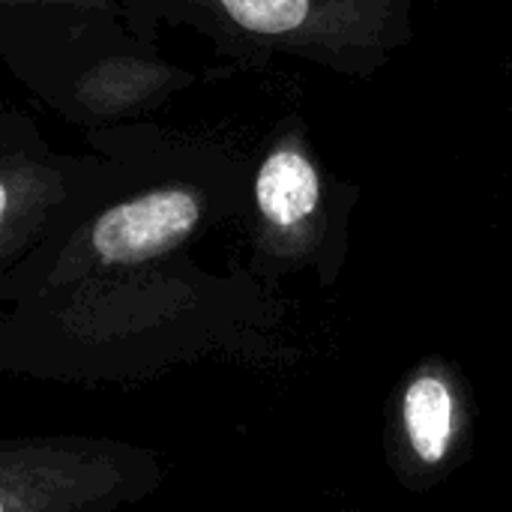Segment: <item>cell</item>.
Segmentation results:
<instances>
[{
  "instance_id": "obj_1",
  "label": "cell",
  "mask_w": 512,
  "mask_h": 512,
  "mask_svg": "<svg viewBox=\"0 0 512 512\" xmlns=\"http://www.w3.org/2000/svg\"><path fill=\"white\" fill-rule=\"evenodd\" d=\"M294 360L276 285L210 270L189 252L105 270L0 306V375L111 387L204 363Z\"/></svg>"
},
{
  "instance_id": "obj_2",
  "label": "cell",
  "mask_w": 512,
  "mask_h": 512,
  "mask_svg": "<svg viewBox=\"0 0 512 512\" xmlns=\"http://www.w3.org/2000/svg\"><path fill=\"white\" fill-rule=\"evenodd\" d=\"M252 159L231 144L144 123L138 174L99 204L69 216L0 276V306L81 276L189 252L243 219Z\"/></svg>"
},
{
  "instance_id": "obj_3",
  "label": "cell",
  "mask_w": 512,
  "mask_h": 512,
  "mask_svg": "<svg viewBox=\"0 0 512 512\" xmlns=\"http://www.w3.org/2000/svg\"><path fill=\"white\" fill-rule=\"evenodd\" d=\"M126 27L150 45L162 30L207 39L234 66L300 60L369 81L414 42V0H120Z\"/></svg>"
},
{
  "instance_id": "obj_4",
  "label": "cell",
  "mask_w": 512,
  "mask_h": 512,
  "mask_svg": "<svg viewBox=\"0 0 512 512\" xmlns=\"http://www.w3.org/2000/svg\"><path fill=\"white\" fill-rule=\"evenodd\" d=\"M360 186L333 174L300 111H288L249 165L243 225L249 270L276 285L312 273L330 288L348 261Z\"/></svg>"
},
{
  "instance_id": "obj_5",
  "label": "cell",
  "mask_w": 512,
  "mask_h": 512,
  "mask_svg": "<svg viewBox=\"0 0 512 512\" xmlns=\"http://www.w3.org/2000/svg\"><path fill=\"white\" fill-rule=\"evenodd\" d=\"M84 135L90 150H54L21 108L0 102V276L69 216L114 195L138 174L144 120Z\"/></svg>"
},
{
  "instance_id": "obj_6",
  "label": "cell",
  "mask_w": 512,
  "mask_h": 512,
  "mask_svg": "<svg viewBox=\"0 0 512 512\" xmlns=\"http://www.w3.org/2000/svg\"><path fill=\"white\" fill-rule=\"evenodd\" d=\"M168 477L156 450L120 438H0V512H117Z\"/></svg>"
},
{
  "instance_id": "obj_7",
  "label": "cell",
  "mask_w": 512,
  "mask_h": 512,
  "mask_svg": "<svg viewBox=\"0 0 512 512\" xmlns=\"http://www.w3.org/2000/svg\"><path fill=\"white\" fill-rule=\"evenodd\" d=\"M474 444V393L468 375L432 354L408 369L390 399L384 450L402 489L423 495L441 486Z\"/></svg>"
},
{
  "instance_id": "obj_8",
  "label": "cell",
  "mask_w": 512,
  "mask_h": 512,
  "mask_svg": "<svg viewBox=\"0 0 512 512\" xmlns=\"http://www.w3.org/2000/svg\"><path fill=\"white\" fill-rule=\"evenodd\" d=\"M132 42L120 0H0V63L45 108L87 57Z\"/></svg>"
},
{
  "instance_id": "obj_9",
  "label": "cell",
  "mask_w": 512,
  "mask_h": 512,
  "mask_svg": "<svg viewBox=\"0 0 512 512\" xmlns=\"http://www.w3.org/2000/svg\"><path fill=\"white\" fill-rule=\"evenodd\" d=\"M237 75L234 66H219L213 72H192L168 60L159 45L132 42L87 57L57 90L48 105L66 123L90 132L102 126L144 120L150 111L168 105L174 96L198 87L207 78Z\"/></svg>"
}]
</instances>
